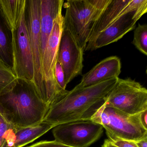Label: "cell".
<instances>
[{"label": "cell", "instance_id": "2", "mask_svg": "<svg viewBox=\"0 0 147 147\" xmlns=\"http://www.w3.org/2000/svg\"><path fill=\"white\" fill-rule=\"evenodd\" d=\"M118 78H112L87 87H81L77 85L50 107L43 121L55 126L64 123L90 118L93 113L92 108L104 102Z\"/></svg>", "mask_w": 147, "mask_h": 147}, {"label": "cell", "instance_id": "3", "mask_svg": "<svg viewBox=\"0 0 147 147\" xmlns=\"http://www.w3.org/2000/svg\"><path fill=\"white\" fill-rule=\"evenodd\" d=\"M111 0H68L63 27L72 33L85 51L91 32Z\"/></svg>", "mask_w": 147, "mask_h": 147}, {"label": "cell", "instance_id": "23", "mask_svg": "<svg viewBox=\"0 0 147 147\" xmlns=\"http://www.w3.org/2000/svg\"><path fill=\"white\" fill-rule=\"evenodd\" d=\"M117 147H138L136 142L125 140H119L112 142Z\"/></svg>", "mask_w": 147, "mask_h": 147}, {"label": "cell", "instance_id": "9", "mask_svg": "<svg viewBox=\"0 0 147 147\" xmlns=\"http://www.w3.org/2000/svg\"><path fill=\"white\" fill-rule=\"evenodd\" d=\"M84 51L72 33L63 26L57 61L62 67L67 85L82 74Z\"/></svg>", "mask_w": 147, "mask_h": 147}, {"label": "cell", "instance_id": "4", "mask_svg": "<svg viewBox=\"0 0 147 147\" xmlns=\"http://www.w3.org/2000/svg\"><path fill=\"white\" fill-rule=\"evenodd\" d=\"M141 114H127L103 104L89 119L103 126L113 142L119 140L136 142L147 138V129L142 124Z\"/></svg>", "mask_w": 147, "mask_h": 147}, {"label": "cell", "instance_id": "6", "mask_svg": "<svg viewBox=\"0 0 147 147\" xmlns=\"http://www.w3.org/2000/svg\"><path fill=\"white\" fill-rule=\"evenodd\" d=\"M24 17L33 58V82L40 97L45 103L40 42V0H25Z\"/></svg>", "mask_w": 147, "mask_h": 147}, {"label": "cell", "instance_id": "18", "mask_svg": "<svg viewBox=\"0 0 147 147\" xmlns=\"http://www.w3.org/2000/svg\"><path fill=\"white\" fill-rule=\"evenodd\" d=\"M132 43L144 55H147V25L138 24L135 29Z\"/></svg>", "mask_w": 147, "mask_h": 147}, {"label": "cell", "instance_id": "13", "mask_svg": "<svg viewBox=\"0 0 147 147\" xmlns=\"http://www.w3.org/2000/svg\"><path fill=\"white\" fill-rule=\"evenodd\" d=\"M55 127L42 122L27 127H15L4 147H23L39 138Z\"/></svg>", "mask_w": 147, "mask_h": 147}, {"label": "cell", "instance_id": "10", "mask_svg": "<svg viewBox=\"0 0 147 147\" xmlns=\"http://www.w3.org/2000/svg\"><path fill=\"white\" fill-rule=\"evenodd\" d=\"M136 13H129L119 17L105 30L87 45L85 51H94L117 42L135 29L137 20Z\"/></svg>", "mask_w": 147, "mask_h": 147}, {"label": "cell", "instance_id": "7", "mask_svg": "<svg viewBox=\"0 0 147 147\" xmlns=\"http://www.w3.org/2000/svg\"><path fill=\"white\" fill-rule=\"evenodd\" d=\"M104 131L103 126L90 119L64 123L54 127L55 141L72 147H88L98 141Z\"/></svg>", "mask_w": 147, "mask_h": 147}, {"label": "cell", "instance_id": "25", "mask_svg": "<svg viewBox=\"0 0 147 147\" xmlns=\"http://www.w3.org/2000/svg\"><path fill=\"white\" fill-rule=\"evenodd\" d=\"M136 143L138 147H147V138L137 141Z\"/></svg>", "mask_w": 147, "mask_h": 147}, {"label": "cell", "instance_id": "12", "mask_svg": "<svg viewBox=\"0 0 147 147\" xmlns=\"http://www.w3.org/2000/svg\"><path fill=\"white\" fill-rule=\"evenodd\" d=\"M63 0H40V42L42 58L57 17L61 13Z\"/></svg>", "mask_w": 147, "mask_h": 147}, {"label": "cell", "instance_id": "24", "mask_svg": "<svg viewBox=\"0 0 147 147\" xmlns=\"http://www.w3.org/2000/svg\"><path fill=\"white\" fill-rule=\"evenodd\" d=\"M141 119L143 125L146 129H147V111L142 113Z\"/></svg>", "mask_w": 147, "mask_h": 147}, {"label": "cell", "instance_id": "19", "mask_svg": "<svg viewBox=\"0 0 147 147\" xmlns=\"http://www.w3.org/2000/svg\"><path fill=\"white\" fill-rule=\"evenodd\" d=\"M147 12V0H130L119 17L129 13L134 12L136 19L138 21Z\"/></svg>", "mask_w": 147, "mask_h": 147}, {"label": "cell", "instance_id": "11", "mask_svg": "<svg viewBox=\"0 0 147 147\" xmlns=\"http://www.w3.org/2000/svg\"><path fill=\"white\" fill-rule=\"evenodd\" d=\"M121 69V61L118 57H107L83 75L78 85L81 87H87L112 78H119Z\"/></svg>", "mask_w": 147, "mask_h": 147}, {"label": "cell", "instance_id": "21", "mask_svg": "<svg viewBox=\"0 0 147 147\" xmlns=\"http://www.w3.org/2000/svg\"><path fill=\"white\" fill-rule=\"evenodd\" d=\"M55 76L57 86L63 91H66L67 85L65 82V75L61 63L57 61L55 69Z\"/></svg>", "mask_w": 147, "mask_h": 147}, {"label": "cell", "instance_id": "8", "mask_svg": "<svg viewBox=\"0 0 147 147\" xmlns=\"http://www.w3.org/2000/svg\"><path fill=\"white\" fill-rule=\"evenodd\" d=\"M13 42L14 74L18 78L33 82V58L25 22L24 8L17 26L13 30Z\"/></svg>", "mask_w": 147, "mask_h": 147}, {"label": "cell", "instance_id": "17", "mask_svg": "<svg viewBox=\"0 0 147 147\" xmlns=\"http://www.w3.org/2000/svg\"><path fill=\"white\" fill-rule=\"evenodd\" d=\"M17 80L13 71L0 61V95L13 87Z\"/></svg>", "mask_w": 147, "mask_h": 147}, {"label": "cell", "instance_id": "5", "mask_svg": "<svg viewBox=\"0 0 147 147\" xmlns=\"http://www.w3.org/2000/svg\"><path fill=\"white\" fill-rule=\"evenodd\" d=\"M103 104L130 115L142 113L147 111V90L131 78H118Z\"/></svg>", "mask_w": 147, "mask_h": 147}, {"label": "cell", "instance_id": "1", "mask_svg": "<svg viewBox=\"0 0 147 147\" xmlns=\"http://www.w3.org/2000/svg\"><path fill=\"white\" fill-rule=\"evenodd\" d=\"M49 109L34 82L26 79L18 78L13 87L0 95V113L15 127L42 122Z\"/></svg>", "mask_w": 147, "mask_h": 147}, {"label": "cell", "instance_id": "26", "mask_svg": "<svg viewBox=\"0 0 147 147\" xmlns=\"http://www.w3.org/2000/svg\"><path fill=\"white\" fill-rule=\"evenodd\" d=\"M102 147H117L109 139H105Z\"/></svg>", "mask_w": 147, "mask_h": 147}, {"label": "cell", "instance_id": "16", "mask_svg": "<svg viewBox=\"0 0 147 147\" xmlns=\"http://www.w3.org/2000/svg\"><path fill=\"white\" fill-rule=\"evenodd\" d=\"M25 0H0L3 13L12 29L18 24L24 6Z\"/></svg>", "mask_w": 147, "mask_h": 147}, {"label": "cell", "instance_id": "20", "mask_svg": "<svg viewBox=\"0 0 147 147\" xmlns=\"http://www.w3.org/2000/svg\"><path fill=\"white\" fill-rule=\"evenodd\" d=\"M15 127L0 113V147L5 146L10 134Z\"/></svg>", "mask_w": 147, "mask_h": 147}, {"label": "cell", "instance_id": "14", "mask_svg": "<svg viewBox=\"0 0 147 147\" xmlns=\"http://www.w3.org/2000/svg\"><path fill=\"white\" fill-rule=\"evenodd\" d=\"M0 61L13 72V30L0 5Z\"/></svg>", "mask_w": 147, "mask_h": 147}, {"label": "cell", "instance_id": "15", "mask_svg": "<svg viewBox=\"0 0 147 147\" xmlns=\"http://www.w3.org/2000/svg\"><path fill=\"white\" fill-rule=\"evenodd\" d=\"M129 1L130 0H111L95 24L88 43L92 42L99 33L105 30L118 18Z\"/></svg>", "mask_w": 147, "mask_h": 147}, {"label": "cell", "instance_id": "22", "mask_svg": "<svg viewBox=\"0 0 147 147\" xmlns=\"http://www.w3.org/2000/svg\"><path fill=\"white\" fill-rule=\"evenodd\" d=\"M27 147H72L64 145L56 142L52 141H42Z\"/></svg>", "mask_w": 147, "mask_h": 147}]
</instances>
